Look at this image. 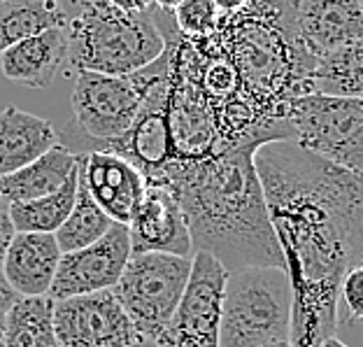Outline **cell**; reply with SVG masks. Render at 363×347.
Instances as JSON below:
<instances>
[{
    "instance_id": "6da1fadb",
    "label": "cell",
    "mask_w": 363,
    "mask_h": 347,
    "mask_svg": "<svg viewBox=\"0 0 363 347\" xmlns=\"http://www.w3.org/2000/svg\"><path fill=\"white\" fill-rule=\"evenodd\" d=\"M254 163L294 289L291 336L319 345L337 324L345 272L363 263V175L296 140L261 145Z\"/></svg>"
},
{
    "instance_id": "7a4b0ae2",
    "label": "cell",
    "mask_w": 363,
    "mask_h": 347,
    "mask_svg": "<svg viewBox=\"0 0 363 347\" xmlns=\"http://www.w3.org/2000/svg\"><path fill=\"white\" fill-rule=\"evenodd\" d=\"M259 147H230L177 170L166 189L177 198L194 252H208L226 272L250 266L284 268L266 196L254 163Z\"/></svg>"
},
{
    "instance_id": "3957f363",
    "label": "cell",
    "mask_w": 363,
    "mask_h": 347,
    "mask_svg": "<svg viewBox=\"0 0 363 347\" xmlns=\"http://www.w3.org/2000/svg\"><path fill=\"white\" fill-rule=\"evenodd\" d=\"M235 72L240 98L277 140H294L289 110L315 94L317 59L296 23V0H250L240 12L221 14L212 31Z\"/></svg>"
},
{
    "instance_id": "277c9868",
    "label": "cell",
    "mask_w": 363,
    "mask_h": 347,
    "mask_svg": "<svg viewBox=\"0 0 363 347\" xmlns=\"http://www.w3.org/2000/svg\"><path fill=\"white\" fill-rule=\"evenodd\" d=\"M68 63L103 75H130L147 68L166 52V35L154 7L123 12L107 0H82L68 21Z\"/></svg>"
},
{
    "instance_id": "5b68a950",
    "label": "cell",
    "mask_w": 363,
    "mask_h": 347,
    "mask_svg": "<svg viewBox=\"0 0 363 347\" xmlns=\"http://www.w3.org/2000/svg\"><path fill=\"white\" fill-rule=\"evenodd\" d=\"M170 70V45L147 68L130 75H103L79 70L72 89V119L61 138V145L72 154L98 152L101 145L121 138L133 126L140 107L156 82Z\"/></svg>"
},
{
    "instance_id": "8992f818",
    "label": "cell",
    "mask_w": 363,
    "mask_h": 347,
    "mask_svg": "<svg viewBox=\"0 0 363 347\" xmlns=\"http://www.w3.org/2000/svg\"><path fill=\"white\" fill-rule=\"evenodd\" d=\"M294 289L286 268L250 266L226 275L219 347L291 341Z\"/></svg>"
},
{
    "instance_id": "52a82bcc",
    "label": "cell",
    "mask_w": 363,
    "mask_h": 347,
    "mask_svg": "<svg viewBox=\"0 0 363 347\" xmlns=\"http://www.w3.org/2000/svg\"><path fill=\"white\" fill-rule=\"evenodd\" d=\"M191 259L172 254H130L112 294L133 321L143 341H156L175 315L184 294Z\"/></svg>"
},
{
    "instance_id": "ba28073f",
    "label": "cell",
    "mask_w": 363,
    "mask_h": 347,
    "mask_svg": "<svg viewBox=\"0 0 363 347\" xmlns=\"http://www.w3.org/2000/svg\"><path fill=\"white\" fill-rule=\"evenodd\" d=\"M226 268L208 252H196L191 275L175 315L156 338V347H219Z\"/></svg>"
},
{
    "instance_id": "9c48e42d",
    "label": "cell",
    "mask_w": 363,
    "mask_h": 347,
    "mask_svg": "<svg viewBox=\"0 0 363 347\" xmlns=\"http://www.w3.org/2000/svg\"><path fill=\"white\" fill-rule=\"evenodd\" d=\"M289 123L301 147L345 166L363 136V101L308 94L291 105Z\"/></svg>"
},
{
    "instance_id": "30bf717a",
    "label": "cell",
    "mask_w": 363,
    "mask_h": 347,
    "mask_svg": "<svg viewBox=\"0 0 363 347\" xmlns=\"http://www.w3.org/2000/svg\"><path fill=\"white\" fill-rule=\"evenodd\" d=\"M59 347H130L143 343L112 289L54 303Z\"/></svg>"
},
{
    "instance_id": "8fae6325",
    "label": "cell",
    "mask_w": 363,
    "mask_h": 347,
    "mask_svg": "<svg viewBox=\"0 0 363 347\" xmlns=\"http://www.w3.org/2000/svg\"><path fill=\"white\" fill-rule=\"evenodd\" d=\"M130 254L133 252H130L128 226L114 221L101 241L84 250L61 254L59 270H56L52 289H49V299L63 301L70 296L114 289Z\"/></svg>"
},
{
    "instance_id": "7c38bea8",
    "label": "cell",
    "mask_w": 363,
    "mask_h": 347,
    "mask_svg": "<svg viewBox=\"0 0 363 347\" xmlns=\"http://www.w3.org/2000/svg\"><path fill=\"white\" fill-rule=\"evenodd\" d=\"M130 252L133 254H172L191 259L194 241L186 217L170 189L147 184L143 203L138 205L128 224Z\"/></svg>"
},
{
    "instance_id": "4fadbf2b",
    "label": "cell",
    "mask_w": 363,
    "mask_h": 347,
    "mask_svg": "<svg viewBox=\"0 0 363 347\" xmlns=\"http://www.w3.org/2000/svg\"><path fill=\"white\" fill-rule=\"evenodd\" d=\"M79 180L107 217L128 226L143 203L147 180L133 163L110 152L79 154Z\"/></svg>"
},
{
    "instance_id": "5bb4252c",
    "label": "cell",
    "mask_w": 363,
    "mask_h": 347,
    "mask_svg": "<svg viewBox=\"0 0 363 347\" xmlns=\"http://www.w3.org/2000/svg\"><path fill=\"white\" fill-rule=\"evenodd\" d=\"M296 23L301 40L315 59L363 38L359 0H298Z\"/></svg>"
},
{
    "instance_id": "9a60e30c",
    "label": "cell",
    "mask_w": 363,
    "mask_h": 347,
    "mask_svg": "<svg viewBox=\"0 0 363 347\" xmlns=\"http://www.w3.org/2000/svg\"><path fill=\"white\" fill-rule=\"evenodd\" d=\"M70 54L68 26L47 28L0 54L3 75L14 84L47 89L65 68Z\"/></svg>"
},
{
    "instance_id": "2e32d148",
    "label": "cell",
    "mask_w": 363,
    "mask_h": 347,
    "mask_svg": "<svg viewBox=\"0 0 363 347\" xmlns=\"http://www.w3.org/2000/svg\"><path fill=\"white\" fill-rule=\"evenodd\" d=\"M61 250L54 233H14L3 263V277L16 296H49Z\"/></svg>"
},
{
    "instance_id": "e0dca14e",
    "label": "cell",
    "mask_w": 363,
    "mask_h": 347,
    "mask_svg": "<svg viewBox=\"0 0 363 347\" xmlns=\"http://www.w3.org/2000/svg\"><path fill=\"white\" fill-rule=\"evenodd\" d=\"M61 143L54 123L7 105L0 112V177L21 170Z\"/></svg>"
},
{
    "instance_id": "ac0fdd59",
    "label": "cell",
    "mask_w": 363,
    "mask_h": 347,
    "mask_svg": "<svg viewBox=\"0 0 363 347\" xmlns=\"http://www.w3.org/2000/svg\"><path fill=\"white\" fill-rule=\"evenodd\" d=\"M79 168V154H72L70 150L59 143L47 154L35 159L21 170L12 175L0 177V196L7 203H28L35 198H43L54 194L56 189L65 184L72 172Z\"/></svg>"
},
{
    "instance_id": "d6986e66",
    "label": "cell",
    "mask_w": 363,
    "mask_h": 347,
    "mask_svg": "<svg viewBox=\"0 0 363 347\" xmlns=\"http://www.w3.org/2000/svg\"><path fill=\"white\" fill-rule=\"evenodd\" d=\"M68 21L61 0H0V54L47 28L68 26Z\"/></svg>"
},
{
    "instance_id": "ffe728a7",
    "label": "cell",
    "mask_w": 363,
    "mask_h": 347,
    "mask_svg": "<svg viewBox=\"0 0 363 347\" xmlns=\"http://www.w3.org/2000/svg\"><path fill=\"white\" fill-rule=\"evenodd\" d=\"M54 303L49 296H19L5 312L7 347H59Z\"/></svg>"
},
{
    "instance_id": "44dd1931",
    "label": "cell",
    "mask_w": 363,
    "mask_h": 347,
    "mask_svg": "<svg viewBox=\"0 0 363 347\" xmlns=\"http://www.w3.org/2000/svg\"><path fill=\"white\" fill-rule=\"evenodd\" d=\"M77 187L79 168L54 194L35 198V201L28 203H10L7 214H10L14 231L16 233H56L72 212V205H75L77 198Z\"/></svg>"
},
{
    "instance_id": "7402d4cb",
    "label": "cell",
    "mask_w": 363,
    "mask_h": 347,
    "mask_svg": "<svg viewBox=\"0 0 363 347\" xmlns=\"http://www.w3.org/2000/svg\"><path fill=\"white\" fill-rule=\"evenodd\" d=\"M315 94L363 101V38L317 59Z\"/></svg>"
},
{
    "instance_id": "603a6c76",
    "label": "cell",
    "mask_w": 363,
    "mask_h": 347,
    "mask_svg": "<svg viewBox=\"0 0 363 347\" xmlns=\"http://www.w3.org/2000/svg\"><path fill=\"white\" fill-rule=\"evenodd\" d=\"M112 224L114 221L98 208V203L86 192L84 182L79 180L72 212L59 226L54 238H56V245H59L61 254H70V252L84 250V247L94 245L96 241H101L107 231L112 228Z\"/></svg>"
},
{
    "instance_id": "cb8c5ba5",
    "label": "cell",
    "mask_w": 363,
    "mask_h": 347,
    "mask_svg": "<svg viewBox=\"0 0 363 347\" xmlns=\"http://www.w3.org/2000/svg\"><path fill=\"white\" fill-rule=\"evenodd\" d=\"M172 19L182 35L186 38H203L219 26L221 14L212 0H182L172 7Z\"/></svg>"
},
{
    "instance_id": "d4e9b609",
    "label": "cell",
    "mask_w": 363,
    "mask_h": 347,
    "mask_svg": "<svg viewBox=\"0 0 363 347\" xmlns=\"http://www.w3.org/2000/svg\"><path fill=\"white\" fill-rule=\"evenodd\" d=\"M337 301H342L350 321H363V263L345 272Z\"/></svg>"
},
{
    "instance_id": "484cf974",
    "label": "cell",
    "mask_w": 363,
    "mask_h": 347,
    "mask_svg": "<svg viewBox=\"0 0 363 347\" xmlns=\"http://www.w3.org/2000/svg\"><path fill=\"white\" fill-rule=\"evenodd\" d=\"M14 226H12V219L7 210H0V275H3V263L7 257V250H10V243L14 238Z\"/></svg>"
},
{
    "instance_id": "4316f807",
    "label": "cell",
    "mask_w": 363,
    "mask_h": 347,
    "mask_svg": "<svg viewBox=\"0 0 363 347\" xmlns=\"http://www.w3.org/2000/svg\"><path fill=\"white\" fill-rule=\"evenodd\" d=\"M107 3H112L123 12H147L156 5V0H107Z\"/></svg>"
},
{
    "instance_id": "83f0119b",
    "label": "cell",
    "mask_w": 363,
    "mask_h": 347,
    "mask_svg": "<svg viewBox=\"0 0 363 347\" xmlns=\"http://www.w3.org/2000/svg\"><path fill=\"white\" fill-rule=\"evenodd\" d=\"M342 168H347L352 172H359V175H363V136L359 140V145L354 147V152L350 154V159L345 161Z\"/></svg>"
},
{
    "instance_id": "f1b7e54d",
    "label": "cell",
    "mask_w": 363,
    "mask_h": 347,
    "mask_svg": "<svg viewBox=\"0 0 363 347\" xmlns=\"http://www.w3.org/2000/svg\"><path fill=\"white\" fill-rule=\"evenodd\" d=\"M19 299L14 292H12V287L5 282V277L0 275V312H7L12 308V303Z\"/></svg>"
},
{
    "instance_id": "f546056e",
    "label": "cell",
    "mask_w": 363,
    "mask_h": 347,
    "mask_svg": "<svg viewBox=\"0 0 363 347\" xmlns=\"http://www.w3.org/2000/svg\"><path fill=\"white\" fill-rule=\"evenodd\" d=\"M212 3L217 5L219 14H235V12H240L250 0H212Z\"/></svg>"
},
{
    "instance_id": "4dcf8cb0",
    "label": "cell",
    "mask_w": 363,
    "mask_h": 347,
    "mask_svg": "<svg viewBox=\"0 0 363 347\" xmlns=\"http://www.w3.org/2000/svg\"><path fill=\"white\" fill-rule=\"evenodd\" d=\"M317 347H347V345H345L342 341H337V338H333V336H331V338H326V341H321Z\"/></svg>"
},
{
    "instance_id": "1f68e13d",
    "label": "cell",
    "mask_w": 363,
    "mask_h": 347,
    "mask_svg": "<svg viewBox=\"0 0 363 347\" xmlns=\"http://www.w3.org/2000/svg\"><path fill=\"white\" fill-rule=\"evenodd\" d=\"M259 347H294V345H291V341H268Z\"/></svg>"
},
{
    "instance_id": "d6a6232c",
    "label": "cell",
    "mask_w": 363,
    "mask_h": 347,
    "mask_svg": "<svg viewBox=\"0 0 363 347\" xmlns=\"http://www.w3.org/2000/svg\"><path fill=\"white\" fill-rule=\"evenodd\" d=\"M182 0H156V5L159 7H163V10H172L175 5H179Z\"/></svg>"
},
{
    "instance_id": "836d02e7",
    "label": "cell",
    "mask_w": 363,
    "mask_h": 347,
    "mask_svg": "<svg viewBox=\"0 0 363 347\" xmlns=\"http://www.w3.org/2000/svg\"><path fill=\"white\" fill-rule=\"evenodd\" d=\"M0 347H7V343H5V312H0Z\"/></svg>"
},
{
    "instance_id": "e575fe53",
    "label": "cell",
    "mask_w": 363,
    "mask_h": 347,
    "mask_svg": "<svg viewBox=\"0 0 363 347\" xmlns=\"http://www.w3.org/2000/svg\"><path fill=\"white\" fill-rule=\"evenodd\" d=\"M130 347H156V343H152V341H143V343H138V345H130Z\"/></svg>"
},
{
    "instance_id": "d590c367",
    "label": "cell",
    "mask_w": 363,
    "mask_h": 347,
    "mask_svg": "<svg viewBox=\"0 0 363 347\" xmlns=\"http://www.w3.org/2000/svg\"><path fill=\"white\" fill-rule=\"evenodd\" d=\"M359 5H361V12H363V0H359Z\"/></svg>"
},
{
    "instance_id": "8d00e7d4",
    "label": "cell",
    "mask_w": 363,
    "mask_h": 347,
    "mask_svg": "<svg viewBox=\"0 0 363 347\" xmlns=\"http://www.w3.org/2000/svg\"><path fill=\"white\" fill-rule=\"evenodd\" d=\"M0 203H3V196H0Z\"/></svg>"
},
{
    "instance_id": "74e56055",
    "label": "cell",
    "mask_w": 363,
    "mask_h": 347,
    "mask_svg": "<svg viewBox=\"0 0 363 347\" xmlns=\"http://www.w3.org/2000/svg\"><path fill=\"white\" fill-rule=\"evenodd\" d=\"M61 3H65V0H61Z\"/></svg>"
}]
</instances>
